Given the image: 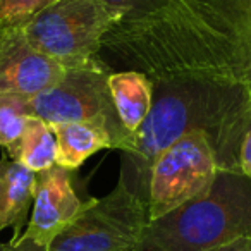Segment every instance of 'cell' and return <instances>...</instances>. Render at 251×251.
<instances>
[{
  "instance_id": "obj_1",
  "label": "cell",
  "mask_w": 251,
  "mask_h": 251,
  "mask_svg": "<svg viewBox=\"0 0 251 251\" xmlns=\"http://www.w3.org/2000/svg\"><path fill=\"white\" fill-rule=\"evenodd\" d=\"M101 52L151 81H208L251 100V0H171L148 18L115 25Z\"/></svg>"
},
{
  "instance_id": "obj_2",
  "label": "cell",
  "mask_w": 251,
  "mask_h": 251,
  "mask_svg": "<svg viewBox=\"0 0 251 251\" xmlns=\"http://www.w3.org/2000/svg\"><path fill=\"white\" fill-rule=\"evenodd\" d=\"M251 127V100L243 90L208 81H153V107L129 151L121 153L119 182L148 205L155 160L182 136L205 131L220 171L241 172L239 150Z\"/></svg>"
},
{
  "instance_id": "obj_3",
  "label": "cell",
  "mask_w": 251,
  "mask_h": 251,
  "mask_svg": "<svg viewBox=\"0 0 251 251\" xmlns=\"http://www.w3.org/2000/svg\"><path fill=\"white\" fill-rule=\"evenodd\" d=\"M251 237V179L220 171L195 201L148 222L141 251H205Z\"/></svg>"
},
{
  "instance_id": "obj_4",
  "label": "cell",
  "mask_w": 251,
  "mask_h": 251,
  "mask_svg": "<svg viewBox=\"0 0 251 251\" xmlns=\"http://www.w3.org/2000/svg\"><path fill=\"white\" fill-rule=\"evenodd\" d=\"M122 16L101 0H59L25 23L23 31L67 71L103 67L101 45Z\"/></svg>"
},
{
  "instance_id": "obj_5",
  "label": "cell",
  "mask_w": 251,
  "mask_h": 251,
  "mask_svg": "<svg viewBox=\"0 0 251 251\" xmlns=\"http://www.w3.org/2000/svg\"><path fill=\"white\" fill-rule=\"evenodd\" d=\"M110 74L108 64L95 69L67 71L59 84L33 98H23V107L29 117H38L49 124L84 122L101 127L112 138L114 150L129 151L134 138L119 121L108 88Z\"/></svg>"
},
{
  "instance_id": "obj_6",
  "label": "cell",
  "mask_w": 251,
  "mask_h": 251,
  "mask_svg": "<svg viewBox=\"0 0 251 251\" xmlns=\"http://www.w3.org/2000/svg\"><path fill=\"white\" fill-rule=\"evenodd\" d=\"M148 222L147 203L117 182L103 198H90L47 251H141Z\"/></svg>"
},
{
  "instance_id": "obj_7",
  "label": "cell",
  "mask_w": 251,
  "mask_h": 251,
  "mask_svg": "<svg viewBox=\"0 0 251 251\" xmlns=\"http://www.w3.org/2000/svg\"><path fill=\"white\" fill-rule=\"evenodd\" d=\"M219 172L215 148L205 131H193L172 143L151 167L150 222L201 198Z\"/></svg>"
},
{
  "instance_id": "obj_8",
  "label": "cell",
  "mask_w": 251,
  "mask_h": 251,
  "mask_svg": "<svg viewBox=\"0 0 251 251\" xmlns=\"http://www.w3.org/2000/svg\"><path fill=\"white\" fill-rule=\"evenodd\" d=\"M66 73L29 42L23 26L0 28V98H33L59 84Z\"/></svg>"
},
{
  "instance_id": "obj_9",
  "label": "cell",
  "mask_w": 251,
  "mask_h": 251,
  "mask_svg": "<svg viewBox=\"0 0 251 251\" xmlns=\"http://www.w3.org/2000/svg\"><path fill=\"white\" fill-rule=\"evenodd\" d=\"M88 201L77 196L73 186V171L53 165L36 176L31 217L21 239L42 250H49L57 236L64 232L86 208Z\"/></svg>"
},
{
  "instance_id": "obj_10",
  "label": "cell",
  "mask_w": 251,
  "mask_h": 251,
  "mask_svg": "<svg viewBox=\"0 0 251 251\" xmlns=\"http://www.w3.org/2000/svg\"><path fill=\"white\" fill-rule=\"evenodd\" d=\"M35 172L9 157L0 158V232L12 227V241L23 234L36 188Z\"/></svg>"
},
{
  "instance_id": "obj_11",
  "label": "cell",
  "mask_w": 251,
  "mask_h": 251,
  "mask_svg": "<svg viewBox=\"0 0 251 251\" xmlns=\"http://www.w3.org/2000/svg\"><path fill=\"white\" fill-rule=\"evenodd\" d=\"M108 88L122 127L136 138L153 107V81L141 71L126 69L108 76Z\"/></svg>"
},
{
  "instance_id": "obj_12",
  "label": "cell",
  "mask_w": 251,
  "mask_h": 251,
  "mask_svg": "<svg viewBox=\"0 0 251 251\" xmlns=\"http://www.w3.org/2000/svg\"><path fill=\"white\" fill-rule=\"evenodd\" d=\"M57 140V165L76 171L91 155L100 150H114L108 133L101 127L84 122H57L50 124Z\"/></svg>"
},
{
  "instance_id": "obj_13",
  "label": "cell",
  "mask_w": 251,
  "mask_h": 251,
  "mask_svg": "<svg viewBox=\"0 0 251 251\" xmlns=\"http://www.w3.org/2000/svg\"><path fill=\"white\" fill-rule=\"evenodd\" d=\"M9 158L35 174L53 167L57 162V140L49 122L38 117H29L25 134Z\"/></svg>"
},
{
  "instance_id": "obj_14",
  "label": "cell",
  "mask_w": 251,
  "mask_h": 251,
  "mask_svg": "<svg viewBox=\"0 0 251 251\" xmlns=\"http://www.w3.org/2000/svg\"><path fill=\"white\" fill-rule=\"evenodd\" d=\"M28 121L29 115L23 107V98H0V148L7 151V157H12L18 148Z\"/></svg>"
},
{
  "instance_id": "obj_15",
  "label": "cell",
  "mask_w": 251,
  "mask_h": 251,
  "mask_svg": "<svg viewBox=\"0 0 251 251\" xmlns=\"http://www.w3.org/2000/svg\"><path fill=\"white\" fill-rule=\"evenodd\" d=\"M59 0H0V28L21 26Z\"/></svg>"
},
{
  "instance_id": "obj_16",
  "label": "cell",
  "mask_w": 251,
  "mask_h": 251,
  "mask_svg": "<svg viewBox=\"0 0 251 251\" xmlns=\"http://www.w3.org/2000/svg\"><path fill=\"white\" fill-rule=\"evenodd\" d=\"M101 2L115 9L122 16V21H140L162 11L171 0H101Z\"/></svg>"
},
{
  "instance_id": "obj_17",
  "label": "cell",
  "mask_w": 251,
  "mask_h": 251,
  "mask_svg": "<svg viewBox=\"0 0 251 251\" xmlns=\"http://www.w3.org/2000/svg\"><path fill=\"white\" fill-rule=\"evenodd\" d=\"M239 169L244 176L251 179V127L243 138L239 150Z\"/></svg>"
},
{
  "instance_id": "obj_18",
  "label": "cell",
  "mask_w": 251,
  "mask_h": 251,
  "mask_svg": "<svg viewBox=\"0 0 251 251\" xmlns=\"http://www.w3.org/2000/svg\"><path fill=\"white\" fill-rule=\"evenodd\" d=\"M0 251H45L42 248L35 246L33 243L25 239H16V241H9V243H0Z\"/></svg>"
},
{
  "instance_id": "obj_19",
  "label": "cell",
  "mask_w": 251,
  "mask_h": 251,
  "mask_svg": "<svg viewBox=\"0 0 251 251\" xmlns=\"http://www.w3.org/2000/svg\"><path fill=\"white\" fill-rule=\"evenodd\" d=\"M205 251H251V237H243V239L230 241V243L220 244V246L210 248Z\"/></svg>"
}]
</instances>
